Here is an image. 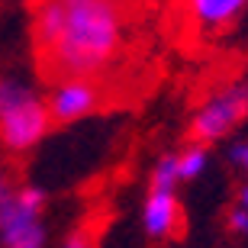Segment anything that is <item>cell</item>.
Returning a JSON list of instances; mask_svg holds the SVG:
<instances>
[{"label": "cell", "instance_id": "6da1fadb", "mask_svg": "<svg viewBox=\"0 0 248 248\" xmlns=\"http://www.w3.org/2000/svg\"><path fill=\"white\" fill-rule=\"evenodd\" d=\"M32 52L52 84L97 81L126 48L123 0H32Z\"/></svg>", "mask_w": 248, "mask_h": 248}, {"label": "cell", "instance_id": "7a4b0ae2", "mask_svg": "<svg viewBox=\"0 0 248 248\" xmlns=\"http://www.w3.org/2000/svg\"><path fill=\"white\" fill-rule=\"evenodd\" d=\"M52 116L46 100L16 78H0V145L10 155H26L48 136Z\"/></svg>", "mask_w": 248, "mask_h": 248}, {"label": "cell", "instance_id": "3957f363", "mask_svg": "<svg viewBox=\"0 0 248 248\" xmlns=\"http://www.w3.org/2000/svg\"><path fill=\"white\" fill-rule=\"evenodd\" d=\"M245 120H248V81H235L229 87H219L200 103V110L190 120V136L197 145L210 148L213 142H222Z\"/></svg>", "mask_w": 248, "mask_h": 248}, {"label": "cell", "instance_id": "277c9868", "mask_svg": "<svg viewBox=\"0 0 248 248\" xmlns=\"http://www.w3.org/2000/svg\"><path fill=\"white\" fill-rule=\"evenodd\" d=\"M46 190L42 187H19L13 210L0 219V248H42L46 245Z\"/></svg>", "mask_w": 248, "mask_h": 248}, {"label": "cell", "instance_id": "5b68a950", "mask_svg": "<svg viewBox=\"0 0 248 248\" xmlns=\"http://www.w3.org/2000/svg\"><path fill=\"white\" fill-rule=\"evenodd\" d=\"M46 107L52 123L84 120L100 107V87H97V81H58L52 84Z\"/></svg>", "mask_w": 248, "mask_h": 248}, {"label": "cell", "instance_id": "8992f818", "mask_svg": "<svg viewBox=\"0 0 248 248\" xmlns=\"http://www.w3.org/2000/svg\"><path fill=\"white\" fill-rule=\"evenodd\" d=\"M177 219H181L177 187L148 181V193H145V203H142V226H145V232L152 239H168V235H174Z\"/></svg>", "mask_w": 248, "mask_h": 248}, {"label": "cell", "instance_id": "52a82bcc", "mask_svg": "<svg viewBox=\"0 0 248 248\" xmlns=\"http://www.w3.org/2000/svg\"><path fill=\"white\" fill-rule=\"evenodd\" d=\"M193 32H226L242 19L248 0H181Z\"/></svg>", "mask_w": 248, "mask_h": 248}, {"label": "cell", "instance_id": "ba28073f", "mask_svg": "<svg viewBox=\"0 0 248 248\" xmlns=\"http://www.w3.org/2000/svg\"><path fill=\"white\" fill-rule=\"evenodd\" d=\"M174 165H177V181H197L210 168V148L190 142L187 148H181L174 155Z\"/></svg>", "mask_w": 248, "mask_h": 248}, {"label": "cell", "instance_id": "9c48e42d", "mask_svg": "<svg viewBox=\"0 0 248 248\" xmlns=\"http://www.w3.org/2000/svg\"><path fill=\"white\" fill-rule=\"evenodd\" d=\"M13 200H16V190H13V181H10L7 168L0 165V219L13 210Z\"/></svg>", "mask_w": 248, "mask_h": 248}, {"label": "cell", "instance_id": "30bf717a", "mask_svg": "<svg viewBox=\"0 0 248 248\" xmlns=\"http://www.w3.org/2000/svg\"><path fill=\"white\" fill-rule=\"evenodd\" d=\"M62 248H97V235H93L87 226H81V229H74L71 235L62 242Z\"/></svg>", "mask_w": 248, "mask_h": 248}, {"label": "cell", "instance_id": "8fae6325", "mask_svg": "<svg viewBox=\"0 0 248 248\" xmlns=\"http://www.w3.org/2000/svg\"><path fill=\"white\" fill-rule=\"evenodd\" d=\"M229 161L239 168V171H245V174H248V136L229 145Z\"/></svg>", "mask_w": 248, "mask_h": 248}, {"label": "cell", "instance_id": "7c38bea8", "mask_svg": "<svg viewBox=\"0 0 248 248\" xmlns=\"http://www.w3.org/2000/svg\"><path fill=\"white\" fill-rule=\"evenodd\" d=\"M226 226H229L235 235H248V210H242V206H232L229 216H226Z\"/></svg>", "mask_w": 248, "mask_h": 248}, {"label": "cell", "instance_id": "4fadbf2b", "mask_svg": "<svg viewBox=\"0 0 248 248\" xmlns=\"http://www.w3.org/2000/svg\"><path fill=\"white\" fill-rule=\"evenodd\" d=\"M235 206H242V210H248V184L239 187V197H235Z\"/></svg>", "mask_w": 248, "mask_h": 248}]
</instances>
